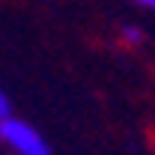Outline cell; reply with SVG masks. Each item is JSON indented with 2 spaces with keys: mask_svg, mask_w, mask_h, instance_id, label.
Returning a JSON list of instances; mask_svg holds the SVG:
<instances>
[{
  "mask_svg": "<svg viewBox=\"0 0 155 155\" xmlns=\"http://www.w3.org/2000/svg\"><path fill=\"white\" fill-rule=\"evenodd\" d=\"M0 143L9 149V155H54L51 143L45 140V134L36 125H30L27 119H18V116L3 122Z\"/></svg>",
  "mask_w": 155,
  "mask_h": 155,
  "instance_id": "cell-1",
  "label": "cell"
},
{
  "mask_svg": "<svg viewBox=\"0 0 155 155\" xmlns=\"http://www.w3.org/2000/svg\"><path fill=\"white\" fill-rule=\"evenodd\" d=\"M119 42H122L125 48H140V45L146 42V36H143V30H140L137 24H125V27L119 30Z\"/></svg>",
  "mask_w": 155,
  "mask_h": 155,
  "instance_id": "cell-2",
  "label": "cell"
},
{
  "mask_svg": "<svg viewBox=\"0 0 155 155\" xmlns=\"http://www.w3.org/2000/svg\"><path fill=\"white\" fill-rule=\"evenodd\" d=\"M6 119H12V101L9 96L0 90V122H6Z\"/></svg>",
  "mask_w": 155,
  "mask_h": 155,
  "instance_id": "cell-3",
  "label": "cell"
},
{
  "mask_svg": "<svg viewBox=\"0 0 155 155\" xmlns=\"http://www.w3.org/2000/svg\"><path fill=\"white\" fill-rule=\"evenodd\" d=\"M137 9H143V12H155V0H131Z\"/></svg>",
  "mask_w": 155,
  "mask_h": 155,
  "instance_id": "cell-4",
  "label": "cell"
},
{
  "mask_svg": "<svg viewBox=\"0 0 155 155\" xmlns=\"http://www.w3.org/2000/svg\"><path fill=\"white\" fill-rule=\"evenodd\" d=\"M0 131H3V122H0Z\"/></svg>",
  "mask_w": 155,
  "mask_h": 155,
  "instance_id": "cell-5",
  "label": "cell"
}]
</instances>
